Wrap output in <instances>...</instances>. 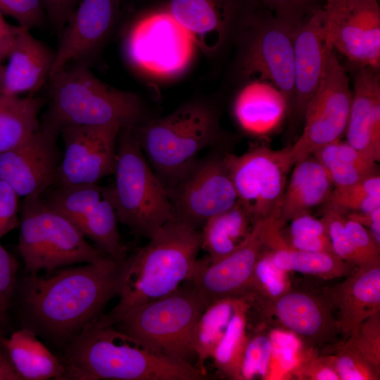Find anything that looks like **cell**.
Instances as JSON below:
<instances>
[{
	"mask_svg": "<svg viewBox=\"0 0 380 380\" xmlns=\"http://www.w3.org/2000/svg\"><path fill=\"white\" fill-rule=\"evenodd\" d=\"M63 379L206 380L194 365L153 351L120 331L104 315L69 339Z\"/></svg>",
	"mask_w": 380,
	"mask_h": 380,
	"instance_id": "6da1fadb",
	"label": "cell"
},
{
	"mask_svg": "<svg viewBox=\"0 0 380 380\" xmlns=\"http://www.w3.org/2000/svg\"><path fill=\"white\" fill-rule=\"evenodd\" d=\"M124 263L108 256L46 278L30 274L24 286L26 305L46 330L70 339L100 317L110 300L119 295Z\"/></svg>",
	"mask_w": 380,
	"mask_h": 380,
	"instance_id": "7a4b0ae2",
	"label": "cell"
},
{
	"mask_svg": "<svg viewBox=\"0 0 380 380\" xmlns=\"http://www.w3.org/2000/svg\"><path fill=\"white\" fill-rule=\"evenodd\" d=\"M201 249V229L175 219L167 222L147 244L127 258L119 301L106 317L114 320L177 289L189 277Z\"/></svg>",
	"mask_w": 380,
	"mask_h": 380,
	"instance_id": "3957f363",
	"label": "cell"
},
{
	"mask_svg": "<svg viewBox=\"0 0 380 380\" xmlns=\"http://www.w3.org/2000/svg\"><path fill=\"white\" fill-rule=\"evenodd\" d=\"M49 79L50 104L42 128L58 134L68 126L117 124L134 128L146 120L137 94L108 85L84 65L67 66Z\"/></svg>",
	"mask_w": 380,
	"mask_h": 380,
	"instance_id": "277c9868",
	"label": "cell"
},
{
	"mask_svg": "<svg viewBox=\"0 0 380 380\" xmlns=\"http://www.w3.org/2000/svg\"><path fill=\"white\" fill-rule=\"evenodd\" d=\"M133 131L164 184L192 164L202 150L217 144L222 137L217 109L203 100L186 102L162 118L146 119Z\"/></svg>",
	"mask_w": 380,
	"mask_h": 380,
	"instance_id": "5b68a950",
	"label": "cell"
},
{
	"mask_svg": "<svg viewBox=\"0 0 380 380\" xmlns=\"http://www.w3.org/2000/svg\"><path fill=\"white\" fill-rule=\"evenodd\" d=\"M114 182L106 186L118 222L151 238L174 219L166 187L145 157L132 127L121 128L117 141Z\"/></svg>",
	"mask_w": 380,
	"mask_h": 380,
	"instance_id": "8992f818",
	"label": "cell"
},
{
	"mask_svg": "<svg viewBox=\"0 0 380 380\" xmlns=\"http://www.w3.org/2000/svg\"><path fill=\"white\" fill-rule=\"evenodd\" d=\"M206 307L196 288L185 281L172 292L137 305L114 320L106 317L147 348L193 365L196 328Z\"/></svg>",
	"mask_w": 380,
	"mask_h": 380,
	"instance_id": "52a82bcc",
	"label": "cell"
},
{
	"mask_svg": "<svg viewBox=\"0 0 380 380\" xmlns=\"http://www.w3.org/2000/svg\"><path fill=\"white\" fill-rule=\"evenodd\" d=\"M296 27L253 6L232 43L237 76L243 83L259 80L274 84L287 101L288 115L293 95Z\"/></svg>",
	"mask_w": 380,
	"mask_h": 380,
	"instance_id": "ba28073f",
	"label": "cell"
},
{
	"mask_svg": "<svg viewBox=\"0 0 380 380\" xmlns=\"http://www.w3.org/2000/svg\"><path fill=\"white\" fill-rule=\"evenodd\" d=\"M20 213L18 248L30 274L75 263H96L108 257L42 196L24 198Z\"/></svg>",
	"mask_w": 380,
	"mask_h": 380,
	"instance_id": "9c48e42d",
	"label": "cell"
},
{
	"mask_svg": "<svg viewBox=\"0 0 380 380\" xmlns=\"http://www.w3.org/2000/svg\"><path fill=\"white\" fill-rule=\"evenodd\" d=\"M197 49L190 34L165 5L140 15L124 41L125 54L130 65L158 79L182 75L192 63Z\"/></svg>",
	"mask_w": 380,
	"mask_h": 380,
	"instance_id": "30bf717a",
	"label": "cell"
},
{
	"mask_svg": "<svg viewBox=\"0 0 380 380\" xmlns=\"http://www.w3.org/2000/svg\"><path fill=\"white\" fill-rule=\"evenodd\" d=\"M224 159L238 201L254 222L280 215L287 175L295 163L291 146L279 150L258 146L240 156L225 153Z\"/></svg>",
	"mask_w": 380,
	"mask_h": 380,
	"instance_id": "8fae6325",
	"label": "cell"
},
{
	"mask_svg": "<svg viewBox=\"0 0 380 380\" xmlns=\"http://www.w3.org/2000/svg\"><path fill=\"white\" fill-rule=\"evenodd\" d=\"M165 186L174 219L196 229L238 201L224 154L219 153L196 159Z\"/></svg>",
	"mask_w": 380,
	"mask_h": 380,
	"instance_id": "7c38bea8",
	"label": "cell"
},
{
	"mask_svg": "<svg viewBox=\"0 0 380 380\" xmlns=\"http://www.w3.org/2000/svg\"><path fill=\"white\" fill-rule=\"evenodd\" d=\"M351 100L346 71L334 49L329 47L321 83L305 111L303 131L290 145L294 163L341 140L346 132Z\"/></svg>",
	"mask_w": 380,
	"mask_h": 380,
	"instance_id": "4fadbf2b",
	"label": "cell"
},
{
	"mask_svg": "<svg viewBox=\"0 0 380 380\" xmlns=\"http://www.w3.org/2000/svg\"><path fill=\"white\" fill-rule=\"evenodd\" d=\"M44 202L91 239L107 256L124 263L127 249L118 229V217L107 186L96 184L56 185L42 196Z\"/></svg>",
	"mask_w": 380,
	"mask_h": 380,
	"instance_id": "5bb4252c",
	"label": "cell"
},
{
	"mask_svg": "<svg viewBox=\"0 0 380 380\" xmlns=\"http://www.w3.org/2000/svg\"><path fill=\"white\" fill-rule=\"evenodd\" d=\"M120 129L117 124L63 127L64 152L56 185L96 184L113 175Z\"/></svg>",
	"mask_w": 380,
	"mask_h": 380,
	"instance_id": "9a60e30c",
	"label": "cell"
},
{
	"mask_svg": "<svg viewBox=\"0 0 380 380\" xmlns=\"http://www.w3.org/2000/svg\"><path fill=\"white\" fill-rule=\"evenodd\" d=\"M57 136L39 127L22 144L0 153V179L19 197L42 196L56 184L63 157Z\"/></svg>",
	"mask_w": 380,
	"mask_h": 380,
	"instance_id": "2e32d148",
	"label": "cell"
},
{
	"mask_svg": "<svg viewBox=\"0 0 380 380\" xmlns=\"http://www.w3.org/2000/svg\"><path fill=\"white\" fill-rule=\"evenodd\" d=\"M164 5L208 56L233 43L253 6L244 7L241 0H168Z\"/></svg>",
	"mask_w": 380,
	"mask_h": 380,
	"instance_id": "e0dca14e",
	"label": "cell"
},
{
	"mask_svg": "<svg viewBox=\"0 0 380 380\" xmlns=\"http://www.w3.org/2000/svg\"><path fill=\"white\" fill-rule=\"evenodd\" d=\"M327 45L348 61L350 67L380 68L379 0H355L348 8L326 17Z\"/></svg>",
	"mask_w": 380,
	"mask_h": 380,
	"instance_id": "ac0fdd59",
	"label": "cell"
},
{
	"mask_svg": "<svg viewBox=\"0 0 380 380\" xmlns=\"http://www.w3.org/2000/svg\"><path fill=\"white\" fill-rule=\"evenodd\" d=\"M326 13L317 11L294 29L293 95L289 114L291 132L303 122L305 109L321 83L328 49Z\"/></svg>",
	"mask_w": 380,
	"mask_h": 380,
	"instance_id": "d6986e66",
	"label": "cell"
},
{
	"mask_svg": "<svg viewBox=\"0 0 380 380\" xmlns=\"http://www.w3.org/2000/svg\"><path fill=\"white\" fill-rule=\"evenodd\" d=\"M262 247L255 222L244 244L215 262L197 260L186 281L196 288L207 306L220 299L246 295Z\"/></svg>",
	"mask_w": 380,
	"mask_h": 380,
	"instance_id": "ffe728a7",
	"label": "cell"
},
{
	"mask_svg": "<svg viewBox=\"0 0 380 380\" xmlns=\"http://www.w3.org/2000/svg\"><path fill=\"white\" fill-rule=\"evenodd\" d=\"M122 0H81L63 28L50 76L93 53L115 21Z\"/></svg>",
	"mask_w": 380,
	"mask_h": 380,
	"instance_id": "44dd1931",
	"label": "cell"
},
{
	"mask_svg": "<svg viewBox=\"0 0 380 380\" xmlns=\"http://www.w3.org/2000/svg\"><path fill=\"white\" fill-rule=\"evenodd\" d=\"M353 94L346 129V142L376 162L380 161L379 70L350 67Z\"/></svg>",
	"mask_w": 380,
	"mask_h": 380,
	"instance_id": "7402d4cb",
	"label": "cell"
},
{
	"mask_svg": "<svg viewBox=\"0 0 380 380\" xmlns=\"http://www.w3.org/2000/svg\"><path fill=\"white\" fill-rule=\"evenodd\" d=\"M323 297L337 310L339 331L353 336L365 319L380 312V264L357 268L343 281L325 288Z\"/></svg>",
	"mask_w": 380,
	"mask_h": 380,
	"instance_id": "603a6c76",
	"label": "cell"
},
{
	"mask_svg": "<svg viewBox=\"0 0 380 380\" xmlns=\"http://www.w3.org/2000/svg\"><path fill=\"white\" fill-rule=\"evenodd\" d=\"M273 310L280 323L309 347L322 346L340 332L324 297L291 289L273 302Z\"/></svg>",
	"mask_w": 380,
	"mask_h": 380,
	"instance_id": "cb8c5ba5",
	"label": "cell"
},
{
	"mask_svg": "<svg viewBox=\"0 0 380 380\" xmlns=\"http://www.w3.org/2000/svg\"><path fill=\"white\" fill-rule=\"evenodd\" d=\"M259 236L263 248L273 263L286 272L293 271L330 279L348 276L352 267L334 254L296 249L287 242L281 229L284 223L279 216L258 222Z\"/></svg>",
	"mask_w": 380,
	"mask_h": 380,
	"instance_id": "d4e9b609",
	"label": "cell"
},
{
	"mask_svg": "<svg viewBox=\"0 0 380 380\" xmlns=\"http://www.w3.org/2000/svg\"><path fill=\"white\" fill-rule=\"evenodd\" d=\"M243 84L233 105L236 122L250 135L263 137L270 134L288 116L285 96L269 82L255 80Z\"/></svg>",
	"mask_w": 380,
	"mask_h": 380,
	"instance_id": "484cf974",
	"label": "cell"
},
{
	"mask_svg": "<svg viewBox=\"0 0 380 380\" xmlns=\"http://www.w3.org/2000/svg\"><path fill=\"white\" fill-rule=\"evenodd\" d=\"M54 56L20 26L8 56L1 94L18 96L37 91L49 78Z\"/></svg>",
	"mask_w": 380,
	"mask_h": 380,
	"instance_id": "4316f807",
	"label": "cell"
},
{
	"mask_svg": "<svg viewBox=\"0 0 380 380\" xmlns=\"http://www.w3.org/2000/svg\"><path fill=\"white\" fill-rule=\"evenodd\" d=\"M293 167L280 206L279 218L284 224L324 205L334 188L329 173L313 155L298 160Z\"/></svg>",
	"mask_w": 380,
	"mask_h": 380,
	"instance_id": "83f0119b",
	"label": "cell"
},
{
	"mask_svg": "<svg viewBox=\"0 0 380 380\" xmlns=\"http://www.w3.org/2000/svg\"><path fill=\"white\" fill-rule=\"evenodd\" d=\"M255 222L241 204L208 219L201 229V248L208 262H215L244 244L253 232Z\"/></svg>",
	"mask_w": 380,
	"mask_h": 380,
	"instance_id": "f1b7e54d",
	"label": "cell"
},
{
	"mask_svg": "<svg viewBox=\"0 0 380 380\" xmlns=\"http://www.w3.org/2000/svg\"><path fill=\"white\" fill-rule=\"evenodd\" d=\"M4 344L21 379H63L61 360L37 339L33 331L27 329L18 330Z\"/></svg>",
	"mask_w": 380,
	"mask_h": 380,
	"instance_id": "f546056e",
	"label": "cell"
},
{
	"mask_svg": "<svg viewBox=\"0 0 380 380\" xmlns=\"http://www.w3.org/2000/svg\"><path fill=\"white\" fill-rule=\"evenodd\" d=\"M43 99L0 93V153L25 142L39 127Z\"/></svg>",
	"mask_w": 380,
	"mask_h": 380,
	"instance_id": "4dcf8cb0",
	"label": "cell"
},
{
	"mask_svg": "<svg viewBox=\"0 0 380 380\" xmlns=\"http://www.w3.org/2000/svg\"><path fill=\"white\" fill-rule=\"evenodd\" d=\"M312 155L324 167L334 187L348 186L379 173L377 162L346 141L338 140L322 147Z\"/></svg>",
	"mask_w": 380,
	"mask_h": 380,
	"instance_id": "1f68e13d",
	"label": "cell"
},
{
	"mask_svg": "<svg viewBox=\"0 0 380 380\" xmlns=\"http://www.w3.org/2000/svg\"><path fill=\"white\" fill-rule=\"evenodd\" d=\"M246 296L236 298L232 317L212 357L218 370L233 379H241V365L248 341Z\"/></svg>",
	"mask_w": 380,
	"mask_h": 380,
	"instance_id": "d6a6232c",
	"label": "cell"
},
{
	"mask_svg": "<svg viewBox=\"0 0 380 380\" xmlns=\"http://www.w3.org/2000/svg\"><path fill=\"white\" fill-rule=\"evenodd\" d=\"M236 298L216 300L206 307L195 331L196 367L204 370V362L213 357L234 312Z\"/></svg>",
	"mask_w": 380,
	"mask_h": 380,
	"instance_id": "836d02e7",
	"label": "cell"
},
{
	"mask_svg": "<svg viewBox=\"0 0 380 380\" xmlns=\"http://www.w3.org/2000/svg\"><path fill=\"white\" fill-rule=\"evenodd\" d=\"M325 204L343 214L380 208V174L370 175L348 186L334 187Z\"/></svg>",
	"mask_w": 380,
	"mask_h": 380,
	"instance_id": "e575fe53",
	"label": "cell"
},
{
	"mask_svg": "<svg viewBox=\"0 0 380 380\" xmlns=\"http://www.w3.org/2000/svg\"><path fill=\"white\" fill-rule=\"evenodd\" d=\"M290 222L289 238L286 239L292 247L309 252L334 254L327 226L322 218L305 213Z\"/></svg>",
	"mask_w": 380,
	"mask_h": 380,
	"instance_id": "d590c367",
	"label": "cell"
},
{
	"mask_svg": "<svg viewBox=\"0 0 380 380\" xmlns=\"http://www.w3.org/2000/svg\"><path fill=\"white\" fill-rule=\"evenodd\" d=\"M287 274L273 263L270 252L262 247L255 266L249 293H257L273 303L291 290Z\"/></svg>",
	"mask_w": 380,
	"mask_h": 380,
	"instance_id": "8d00e7d4",
	"label": "cell"
},
{
	"mask_svg": "<svg viewBox=\"0 0 380 380\" xmlns=\"http://www.w3.org/2000/svg\"><path fill=\"white\" fill-rule=\"evenodd\" d=\"M334 363L340 380H377L380 371L374 367L347 339L336 346Z\"/></svg>",
	"mask_w": 380,
	"mask_h": 380,
	"instance_id": "74e56055",
	"label": "cell"
},
{
	"mask_svg": "<svg viewBox=\"0 0 380 380\" xmlns=\"http://www.w3.org/2000/svg\"><path fill=\"white\" fill-rule=\"evenodd\" d=\"M272 354L269 336L258 334L248 338L241 365V379H253L258 376L266 377Z\"/></svg>",
	"mask_w": 380,
	"mask_h": 380,
	"instance_id": "f35d334b",
	"label": "cell"
},
{
	"mask_svg": "<svg viewBox=\"0 0 380 380\" xmlns=\"http://www.w3.org/2000/svg\"><path fill=\"white\" fill-rule=\"evenodd\" d=\"M280 20L297 26L315 12L324 9L327 0H251Z\"/></svg>",
	"mask_w": 380,
	"mask_h": 380,
	"instance_id": "ab89813d",
	"label": "cell"
},
{
	"mask_svg": "<svg viewBox=\"0 0 380 380\" xmlns=\"http://www.w3.org/2000/svg\"><path fill=\"white\" fill-rule=\"evenodd\" d=\"M348 339L360 353L380 371V312L365 319Z\"/></svg>",
	"mask_w": 380,
	"mask_h": 380,
	"instance_id": "60d3db41",
	"label": "cell"
},
{
	"mask_svg": "<svg viewBox=\"0 0 380 380\" xmlns=\"http://www.w3.org/2000/svg\"><path fill=\"white\" fill-rule=\"evenodd\" d=\"M345 229L350 244L358 257L360 267L380 264V244L375 241L369 231L346 216Z\"/></svg>",
	"mask_w": 380,
	"mask_h": 380,
	"instance_id": "b9f144b4",
	"label": "cell"
},
{
	"mask_svg": "<svg viewBox=\"0 0 380 380\" xmlns=\"http://www.w3.org/2000/svg\"><path fill=\"white\" fill-rule=\"evenodd\" d=\"M0 11L28 30L41 25L44 17L40 0H0Z\"/></svg>",
	"mask_w": 380,
	"mask_h": 380,
	"instance_id": "7bdbcfd3",
	"label": "cell"
},
{
	"mask_svg": "<svg viewBox=\"0 0 380 380\" xmlns=\"http://www.w3.org/2000/svg\"><path fill=\"white\" fill-rule=\"evenodd\" d=\"M292 373L299 379L340 380L334 367V355L302 358Z\"/></svg>",
	"mask_w": 380,
	"mask_h": 380,
	"instance_id": "ee69618b",
	"label": "cell"
},
{
	"mask_svg": "<svg viewBox=\"0 0 380 380\" xmlns=\"http://www.w3.org/2000/svg\"><path fill=\"white\" fill-rule=\"evenodd\" d=\"M16 260L0 244V318L8 310L17 276Z\"/></svg>",
	"mask_w": 380,
	"mask_h": 380,
	"instance_id": "f6af8a7d",
	"label": "cell"
},
{
	"mask_svg": "<svg viewBox=\"0 0 380 380\" xmlns=\"http://www.w3.org/2000/svg\"><path fill=\"white\" fill-rule=\"evenodd\" d=\"M18 196L0 179V239L20 224Z\"/></svg>",
	"mask_w": 380,
	"mask_h": 380,
	"instance_id": "bcb514c9",
	"label": "cell"
},
{
	"mask_svg": "<svg viewBox=\"0 0 380 380\" xmlns=\"http://www.w3.org/2000/svg\"><path fill=\"white\" fill-rule=\"evenodd\" d=\"M270 338L272 345V353L277 352L281 365L286 369L293 370L298 363L296 353L299 349L298 339L294 335L280 331L272 333Z\"/></svg>",
	"mask_w": 380,
	"mask_h": 380,
	"instance_id": "7dc6e473",
	"label": "cell"
},
{
	"mask_svg": "<svg viewBox=\"0 0 380 380\" xmlns=\"http://www.w3.org/2000/svg\"><path fill=\"white\" fill-rule=\"evenodd\" d=\"M40 1L53 25L61 32L75 9L77 0H40Z\"/></svg>",
	"mask_w": 380,
	"mask_h": 380,
	"instance_id": "c3c4849f",
	"label": "cell"
},
{
	"mask_svg": "<svg viewBox=\"0 0 380 380\" xmlns=\"http://www.w3.org/2000/svg\"><path fill=\"white\" fill-rule=\"evenodd\" d=\"M367 228L375 241L380 244V208L366 213H350L344 214Z\"/></svg>",
	"mask_w": 380,
	"mask_h": 380,
	"instance_id": "681fc988",
	"label": "cell"
},
{
	"mask_svg": "<svg viewBox=\"0 0 380 380\" xmlns=\"http://www.w3.org/2000/svg\"><path fill=\"white\" fill-rule=\"evenodd\" d=\"M20 26H12L9 29L0 28V60L2 61L11 51L15 36Z\"/></svg>",
	"mask_w": 380,
	"mask_h": 380,
	"instance_id": "f907efd6",
	"label": "cell"
},
{
	"mask_svg": "<svg viewBox=\"0 0 380 380\" xmlns=\"http://www.w3.org/2000/svg\"><path fill=\"white\" fill-rule=\"evenodd\" d=\"M0 380H21L9 357L0 352Z\"/></svg>",
	"mask_w": 380,
	"mask_h": 380,
	"instance_id": "816d5d0a",
	"label": "cell"
},
{
	"mask_svg": "<svg viewBox=\"0 0 380 380\" xmlns=\"http://www.w3.org/2000/svg\"><path fill=\"white\" fill-rule=\"evenodd\" d=\"M355 0H336L332 7L326 13L327 17L348 8Z\"/></svg>",
	"mask_w": 380,
	"mask_h": 380,
	"instance_id": "f5cc1de1",
	"label": "cell"
},
{
	"mask_svg": "<svg viewBox=\"0 0 380 380\" xmlns=\"http://www.w3.org/2000/svg\"><path fill=\"white\" fill-rule=\"evenodd\" d=\"M1 62L2 61L0 60V93H1L3 90L5 72V66L1 64Z\"/></svg>",
	"mask_w": 380,
	"mask_h": 380,
	"instance_id": "db71d44e",
	"label": "cell"
},
{
	"mask_svg": "<svg viewBox=\"0 0 380 380\" xmlns=\"http://www.w3.org/2000/svg\"><path fill=\"white\" fill-rule=\"evenodd\" d=\"M336 0H327V4L324 8L325 12H328L332 7Z\"/></svg>",
	"mask_w": 380,
	"mask_h": 380,
	"instance_id": "11a10c76",
	"label": "cell"
}]
</instances>
